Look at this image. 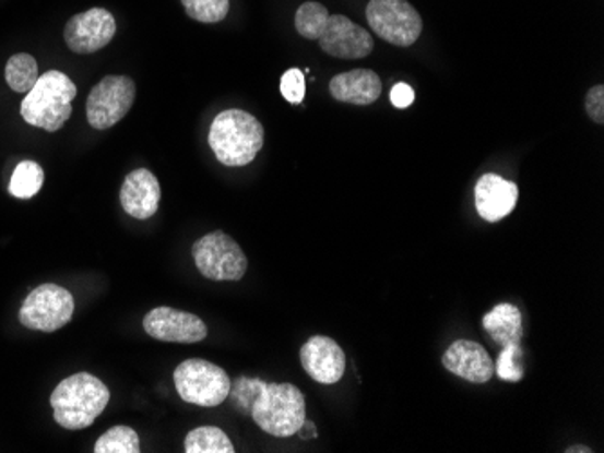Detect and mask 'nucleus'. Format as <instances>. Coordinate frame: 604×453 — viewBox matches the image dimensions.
Returning <instances> with one entry per match:
<instances>
[{
  "mask_svg": "<svg viewBox=\"0 0 604 453\" xmlns=\"http://www.w3.org/2000/svg\"><path fill=\"white\" fill-rule=\"evenodd\" d=\"M584 109L589 115L590 120L595 121L603 126L604 123V87L603 85H595L587 93L584 98Z\"/></svg>",
  "mask_w": 604,
  "mask_h": 453,
  "instance_id": "27",
  "label": "nucleus"
},
{
  "mask_svg": "<svg viewBox=\"0 0 604 453\" xmlns=\"http://www.w3.org/2000/svg\"><path fill=\"white\" fill-rule=\"evenodd\" d=\"M482 325L490 339L501 347L520 344L523 336V317L512 303H498L490 313L485 314Z\"/></svg>",
  "mask_w": 604,
  "mask_h": 453,
  "instance_id": "18",
  "label": "nucleus"
},
{
  "mask_svg": "<svg viewBox=\"0 0 604 453\" xmlns=\"http://www.w3.org/2000/svg\"><path fill=\"white\" fill-rule=\"evenodd\" d=\"M441 365L452 374L474 385H484L495 374V363L490 360L489 353L484 349V345L471 339H457L449 345L441 358Z\"/></svg>",
  "mask_w": 604,
  "mask_h": 453,
  "instance_id": "14",
  "label": "nucleus"
},
{
  "mask_svg": "<svg viewBox=\"0 0 604 453\" xmlns=\"http://www.w3.org/2000/svg\"><path fill=\"white\" fill-rule=\"evenodd\" d=\"M174 386L185 403L212 408L226 402L232 381L216 363L192 358L174 370Z\"/></svg>",
  "mask_w": 604,
  "mask_h": 453,
  "instance_id": "5",
  "label": "nucleus"
},
{
  "mask_svg": "<svg viewBox=\"0 0 604 453\" xmlns=\"http://www.w3.org/2000/svg\"><path fill=\"white\" fill-rule=\"evenodd\" d=\"M281 94L288 104L299 105L306 96L305 73L300 69H288L281 79Z\"/></svg>",
  "mask_w": 604,
  "mask_h": 453,
  "instance_id": "26",
  "label": "nucleus"
},
{
  "mask_svg": "<svg viewBox=\"0 0 604 453\" xmlns=\"http://www.w3.org/2000/svg\"><path fill=\"white\" fill-rule=\"evenodd\" d=\"M74 298L57 284H43L27 295L19 311L22 325L40 333H55L73 318Z\"/></svg>",
  "mask_w": 604,
  "mask_h": 453,
  "instance_id": "9",
  "label": "nucleus"
},
{
  "mask_svg": "<svg viewBox=\"0 0 604 453\" xmlns=\"http://www.w3.org/2000/svg\"><path fill=\"white\" fill-rule=\"evenodd\" d=\"M330 94L342 104L371 105L382 94V80L371 69H353L331 79Z\"/></svg>",
  "mask_w": 604,
  "mask_h": 453,
  "instance_id": "17",
  "label": "nucleus"
},
{
  "mask_svg": "<svg viewBox=\"0 0 604 453\" xmlns=\"http://www.w3.org/2000/svg\"><path fill=\"white\" fill-rule=\"evenodd\" d=\"M116 21L104 8H93L69 19L63 29L66 46L76 55L100 51L115 38Z\"/></svg>",
  "mask_w": 604,
  "mask_h": 453,
  "instance_id": "11",
  "label": "nucleus"
},
{
  "mask_svg": "<svg viewBox=\"0 0 604 453\" xmlns=\"http://www.w3.org/2000/svg\"><path fill=\"white\" fill-rule=\"evenodd\" d=\"M4 76L10 90L15 93H29L40 79L37 60L27 52L13 55L5 63Z\"/></svg>",
  "mask_w": 604,
  "mask_h": 453,
  "instance_id": "19",
  "label": "nucleus"
},
{
  "mask_svg": "<svg viewBox=\"0 0 604 453\" xmlns=\"http://www.w3.org/2000/svg\"><path fill=\"white\" fill-rule=\"evenodd\" d=\"M134 98L137 84L129 76L112 74L102 79L100 84L91 90L85 102L87 123L96 131H107L126 118Z\"/></svg>",
  "mask_w": 604,
  "mask_h": 453,
  "instance_id": "8",
  "label": "nucleus"
},
{
  "mask_svg": "<svg viewBox=\"0 0 604 453\" xmlns=\"http://www.w3.org/2000/svg\"><path fill=\"white\" fill-rule=\"evenodd\" d=\"M143 329L151 338L168 344H198L209 334L200 317L167 306L149 311L143 318Z\"/></svg>",
  "mask_w": 604,
  "mask_h": 453,
  "instance_id": "12",
  "label": "nucleus"
},
{
  "mask_svg": "<svg viewBox=\"0 0 604 453\" xmlns=\"http://www.w3.org/2000/svg\"><path fill=\"white\" fill-rule=\"evenodd\" d=\"M300 365L317 383L335 385L346 372V355L335 339L317 334L300 347Z\"/></svg>",
  "mask_w": 604,
  "mask_h": 453,
  "instance_id": "13",
  "label": "nucleus"
},
{
  "mask_svg": "<svg viewBox=\"0 0 604 453\" xmlns=\"http://www.w3.org/2000/svg\"><path fill=\"white\" fill-rule=\"evenodd\" d=\"M109 400V389L100 378L87 372L69 375L51 394L55 421L66 430H84L102 416Z\"/></svg>",
  "mask_w": 604,
  "mask_h": 453,
  "instance_id": "3",
  "label": "nucleus"
},
{
  "mask_svg": "<svg viewBox=\"0 0 604 453\" xmlns=\"http://www.w3.org/2000/svg\"><path fill=\"white\" fill-rule=\"evenodd\" d=\"M209 145L221 165L247 167L263 148L264 129L247 110H223L212 121Z\"/></svg>",
  "mask_w": 604,
  "mask_h": 453,
  "instance_id": "2",
  "label": "nucleus"
},
{
  "mask_svg": "<svg viewBox=\"0 0 604 453\" xmlns=\"http://www.w3.org/2000/svg\"><path fill=\"white\" fill-rule=\"evenodd\" d=\"M237 410L250 414L263 432L292 438L306 421L305 394L292 383H267L259 378H237L230 386Z\"/></svg>",
  "mask_w": 604,
  "mask_h": 453,
  "instance_id": "1",
  "label": "nucleus"
},
{
  "mask_svg": "<svg viewBox=\"0 0 604 453\" xmlns=\"http://www.w3.org/2000/svg\"><path fill=\"white\" fill-rule=\"evenodd\" d=\"M521 360H523V350H521L520 344L507 345V347H504V350L499 353L498 361H496V374L504 381L518 383V381H521V378H523Z\"/></svg>",
  "mask_w": 604,
  "mask_h": 453,
  "instance_id": "25",
  "label": "nucleus"
},
{
  "mask_svg": "<svg viewBox=\"0 0 604 453\" xmlns=\"http://www.w3.org/2000/svg\"><path fill=\"white\" fill-rule=\"evenodd\" d=\"M322 51L342 60H358L374 51V37L344 15H330L317 33Z\"/></svg>",
  "mask_w": 604,
  "mask_h": 453,
  "instance_id": "10",
  "label": "nucleus"
},
{
  "mask_svg": "<svg viewBox=\"0 0 604 453\" xmlns=\"http://www.w3.org/2000/svg\"><path fill=\"white\" fill-rule=\"evenodd\" d=\"M192 257L198 272L209 281L237 282L247 275V255L241 246L223 231H212L196 240Z\"/></svg>",
  "mask_w": 604,
  "mask_h": 453,
  "instance_id": "6",
  "label": "nucleus"
},
{
  "mask_svg": "<svg viewBox=\"0 0 604 453\" xmlns=\"http://www.w3.org/2000/svg\"><path fill=\"white\" fill-rule=\"evenodd\" d=\"M162 188L159 181L147 168H138L127 176L121 184L120 203L132 219H151L159 208Z\"/></svg>",
  "mask_w": 604,
  "mask_h": 453,
  "instance_id": "16",
  "label": "nucleus"
},
{
  "mask_svg": "<svg viewBox=\"0 0 604 453\" xmlns=\"http://www.w3.org/2000/svg\"><path fill=\"white\" fill-rule=\"evenodd\" d=\"M44 170L38 163L21 162L11 176L10 193L16 199H32L44 187Z\"/></svg>",
  "mask_w": 604,
  "mask_h": 453,
  "instance_id": "21",
  "label": "nucleus"
},
{
  "mask_svg": "<svg viewBox=\"0 0 604 453\" xmlns=\"http://www.w3.org/2000/svg\"><path fill=\"white\" fill-rule=\"evenodd\" d=\"M330 16L327 5L319 2H305L295 13V29L306 40H317V33Z\"/></svg>",
  "mask_w": 604,
  "mask_h": 453,
  "instance_id": "23",
  "label": "nucleus"
},
{
  "mask_svg": "<svg viewBox=\"0 0 604 453\" xmlns=\"http://www.w3.org/2000/svg\"><path fill=\"white\" fill-rule=\"evenodd\" d=\"M95 453H140V438L131 427H112L96 441Z\"/></svg>",
  "mask_w": 604,
  "mask_h": 453,
  "instance_id": "22",
  "label": "nucleus"
},
{
  "mask_svg": "<svg viewBox=\"0 0 604 453\" xmlns=\"http://www.w3.org/2000/svg\"><path fill=\"white\" fill-rule=\"evenodd\" d=\"M567 453H592L594 450L589 449V446H583V444H576V446H568L567 450H565Z\"/></svg>",
  "mask_w": 604,
  "mask_h": 453,
  "instance_id": "29",
  "label": "nucleus"
},
{
  "mask_svg": "<svg viewBox=\"0 0 604 453\" xmlns=\"http://www.w3.org/2000/svg\"><path fill=\"white\" fill-rule=\"evenodd\" d=\"M76 85L68 74L48 71L38 79L21 105V115L27 126L57 132L68 123L73 112Z\"/></svg>",
  "mask_w": 604,
  "mask_h": 453,
  "instance_id": "4",
  "label": "nucleus"
},
{
  "mask_svg": "<svg viewBox=\"0 0 604 453\" xmlns=\"http://www.w3.org/2000/svg\"><path fill=\"white\" fill-rule=\"evenodd\" d=\"M187 453H234L230 438L217 427H200L185 438Z\"/></svg>",
  "mask_w": 604,
  "mask_h": 453,
  "instance_id": "20",
  "label": "nucleus"
},
{
  "mask_svg": "<svg viewBox=\"0 0 604 453\" xmlns=\"http://www.w3.org/2000/svg\"><path fill=\"white\" fill-rule=\"evenodd\" d=\"M389 99H391V104H393L396 109H407V107H411V104L415 102V91L411 90L407 84H396L393 90H391Z\"/></svg>",
  "mask_w": 604,
  "mask_h": 453,
  "instance_id": "28",
  "label": "nucleus"
},
{
  "mask_svg": "<svg viewBox=\"0 0 604 453\" xmlns=\"http://www.w3.org/2000/svg\"><path fill=\"white\" fill-rule=\"evenodd\" d=\"M181 4L192 21L203 24L225 21L230 11V0H181Z\"/></svg>",
  "mask_w": 604,
  "mask_h": 453,
  "instance_id": "24",
  "label": "nucleus"
},
{
  "mask_svg": "<svg viewBox=\"0 0 604 453\" xmlns=\"http://www.w3.org/2000/svg\"><path fill=\"white\" fill-rule=\"evenodd\" d=\"M366 19L377 37L396 47H410L421 38L422 16L407 0H369Z\"/></svg>",
  "mask_w": 604,
  "mask_h": 453,
  "instance_id": "7",
  "label": "nucleus"
},
{
  "mask_svg": "<svg viewBox=\"0 0 604 453\" xmlns=\"http://www.w3.org/2000/svg\"><path fill=\"white\" fill-rule=\"evenodd\" d=\"M518 184L504 179L498 174H485L474 187L476 212L487 223H499L512 214L518 203Z\"/></svg>",
  "mask_w": 604,
  "mask_h": 453,
  "instance_id": "15",
  "label": "nucleus"
}]
</instances>
